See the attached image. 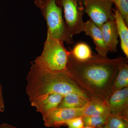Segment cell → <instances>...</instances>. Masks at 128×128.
Listing matches in <instances>:
<instances>
[{
  "label": "cell",
  "instance_id": "cell-25",
  "mask_svg": "<svg viewBox=\"0 0 128 128\" xmlns=\"http://www.w3.org/2000/svg\"><path fill=\"white\" fill-rule=\"evenodd\" d=\"M83 128H93L91 127H88V126H84Z\"/></svg>",
  "mask_w": 128,
  "mask_h": 128
},
{
  "label": "cell",
  "instance_id": "cell-2",
  "mask_svg": "<svg viewBox=\"0 0 128 128\" xmlns=\"http://www.w3.org/2000/svg\"><path fill=\"white\" fill-rule=\"evenodd\" d=\"M27 80L26 91L31 102L53 93L64 96L74 92L91 100L73 80L68 70L50 71L33 62Z\"/></svg>",
  "mask_w": 128,
  "mask_h": 128
},
{
  "label": "cell",
  "instance_id": "cell-22",
  "mask_svg": "<svg viewBox=\"0 0 128 128\" xmlns=\"http://www.w3.org/2000/svg\"><path fill=\"white\" fill-rule=\"evenodd\" d=\"M0 128H17L7 124H2L0 125Z\"/></svg>",
  "mask_w": 128,
  "mask_h": 128
},
{
  "label": "cell",
  "instance_id": "cell-17",
  "mask_svg": "<svg viewBox=\"0 0 128 128\" xmlns=\"http://www.w3.org/2000/svg\"><path fill=\"white\" fill-rule=\"evenodd\" d=\"M105 124L109 128H128V120L111 114L107 117Z\"/></svg>",
  "mask_w": 128,
  "mask_h": 128
},
{
  "label": "cell",
  "instance_id": "cell-9",
  "mask_svg": "<svg viewBox=\"0 0 128 128\" xmlns=\"http://www.w3.org/2000/svg\"><path fill=\"white\" fill-rule=\"evenodd\" d=\"M84 32L86 35L90 36L96 45V50L98 54L106 56L109 51L105 44L102 31L100 28L89 19L85 22Z\"/></svg>",
  "mask_w": 128,
  "mask_h": 128
},
{
  "label": "cell",
  "instance_id": "cell-16",
  "mask_svg": "<svg viewBox=\"0 0 128 128\" xmlns=\"http://www.w3.org/2000/svg\"><path fill=\"white\" fill-rule=\"evenodd\" d=\"M70 54L79 60H86L91 58L93 54L90 46L84 42H80L75 45L70 50Z\"/></svg>",
  "mask_w": 128,
  "mask_h": 128
},
{
  "label": "cell",
  "instance_id": "cell-13",
  "mask_svg": "<svg viewBox=\"0 0 128 128\" xmlns=\"http://www.w3.org/2000/svg\"><path fill=\"white\" fill-rule=\"evenodd\" d=\"M110 114H111V112L106 104L102 101L96 99H91L84 108L82 117L108 116Z\"/></svg>",
  "mask_w": 128,
  "mask_h": 128
},
{
  "label": "cell",
  "instance_id": "cell-8",
  "mask_svg": "<svg viewBox=\"0 0 128 128\" xmlns=\"http://www.w3.org/2000/svg\"><path fill=\"white\" fill-rule=\"evenodd\" d=\"M108 106L111 114L128 120V87L112 92Z\"/></svg>",
  "mask_w": 128,
  "mask_h": 128
},
{
  "label": "cell",
  "instance_id": "cell-1",
  "mask_svg": "<svg viewBox=\"0 0 128 128\" xmlns=\"http://www.w3.org/2000/svg\"><path fill=\"white\" fill-rule=\"evenodd\" d=\"M127 60L122 56L111 59L94 54L89 59L81 61L70 54L66 68L70 77L91 99L108 105L120 66Z\"/></svg>",
  "mask_w": 128,
  "mask_h": 128
},
{
  "label": "cell",
  "instance_id": "cell-5",
  "mask_svg": "<svg viewBox=\"0 0 128 128\" xmlns=\"http://www.w3.org/2000/svg\"><path fill=\"white\" fill-rule=\"evenodd\" d=\"M56 2L64 10L65 22L70 35L73 37L84 32L83 0H56Z\"/></svg>",
  "mask_w": 128,
  "mask_h": 128
},
{
  "label": "cell",
  "instance_id": "cell-7",
  "mask_svg": "<svg viewBox=\"0 0 128 128\" xmlns=\"http://www.w3.org/2000/svg\"><path fill=\"white\" fill-rule=\"evenodd\" d=\"M86 107L78 109L57 108L42 114L44 124L46 127L58 128L66 126L69 120L76 117H82Z\"/></svg>",
  "mask_w": 128,
  "mask_h": 128
},
{
  "label": "cell",
  "instance_id": "cell-11",
  "mask_svg": "<svg viewBox=\"0 0 128 128\" xmlns=\"http://www.w3.org/2000/svg\"><path fill=\"white\" fill-rule=\"evenodd\" d=\"M63 95L53 93L31 102V105L41 114L58 107L64 98Z\"/></svg>",
  "mask_w": 128,
  "mask_h": 128
},
{
  "label": "cell",
  "instance_id": "cell-12",
  "mask_svg": "<svg viewBox=\"0 0 128 128\" xmlns=\"http://www.w3.org/2000/svg\"><path fill=\"white\" fill-rule=\"evenodd\" d=\"M114 20L116 24L118 35L120 40L121 49L126 57L128 58V28L123 18L118 9H113Z\"/></svg>",
  "mask_w": 128,
  "mask_h": 128
},
{
  "label": "cell",
  "instance_id": "cell-20",
  "mask_svg": "<svg viewBox=\"0 0 128 128\" xmlns=\"http://www.w3.org/2000/svg\"><path fill=\"white\" fill-rule=\"evenodd\" d=\"M67 128H83L84 127L82 117H76L69 120L66 122Z\"/></svg>",
  "mask_w": 128,
  "mask_h": 128
},
{
  "label": "cell",
  "instance_id": "cell-18",
  "mask_svg": "<svg viewBox=\"0 0 128 128\" xmlns=\"http://www.w3.org/2000/svg\"><path fill=\"white\" fill-rule=\"evenodd\" d=\"M107 116H86L82 118L84 126L97 128L105 124Z\"/></svg>",
  "mask_w": 128,
  "mask_h": 128
},
{
  "label": "cell",
  "instance_id": "cell-6",
  "mask_svg": "<svg viewBox=\"0 0 128 128\" xmlns=\"http://www.w3.org/2000/svg\"><path fill=\"white\" fill-rule=\"evenodd\" d=\"M84 12L97 26L100 28L110 20H114L110 0H83Z\"/></svg>",
  "mask_w": 128,
  "mask_h": 128
},
{
  "label": "cell",
  "instance_id": "cell-24",
  "mask_svg": "<svg viewBox=\"0 0 128 128\" xmlns=\"http://www.w3.org/2000/svg\"><path fill=\"white\" fill-rule=\"evenodd\" d=\"M108 128L107 126H106L105 124H104V125H102V126H100V127H98V128Z\"/></svg>",
  "mask_w": 128,
  "mask_h": 128
},
{
  "label": "cell",
  "instance_id": "cell-23",
  "mask_svg": "<svg viewBox=\"0 0 128 128\" xmlns=\"http://www.w3.org/2000/svg\"><path fill=\"white\" fill-rule=\"evenodd\" d=\"M43 0H34V2L37 7L40 8L41 7V3Z\"/></svg>",
  "mask_w": 128,
  "mask_h": 128
},
{
  "label": "cell",
  "instance_id": "cell-4",
  "mask_svg": "<svg viewBox=\"0 0 128 128\" xmlns=\"http://www.w3.org/2000/svg\"><path fill=\"white\" fill-rule=\"evenodd\" d=\"M40 8L47 22L48 32L51 36L67 44H74L63 18L62 8L57 5L56 0H43Z\"/></svg>",
  "mask_w": 128,
  "mask_h": 128
},
{
  "label": "cell",
  "instance_id": "cell-14",
  "mask_svg": "<svg viewBox=\"0 0 128 128\" xmlns=\"http://www.w3.org/2000/svg\"><path fill=\"white\" fill-rule=\"evenodd\" d=\"M90 100L77 93H69L64 96L58 108L70 109L80 108L86 106Z\"/></svg>",
  "mask_w": 128,
  "mask_h": 128
},
{
  "label": "cell",
  "instance_id": "cell-21",
  "mask_svg": "<svg viewBox=\"0 0 128 128\" xmlns=\"http://www.w3.org/2000/svg\"><path fill=\"white\" fill-rule=\"evenodd\" d=\"M4 111V98L2 95V86L0 84V112H3Z\"/></svg>",
  "mask_w": 128,
  "mask_h": 128
},
{
  "label": "cell",
  "instance_id": "cell-19",
  "mask_svg": "<svg viewBox=\"0 0 128 128\" xmlns=\"http://www.w3.org/2000/svg\"><path fill=\"white\" fill-rule=\"evenodd\" d=\"M115 4L124 20L128 25V0H110Z\"/></svg>",
  "mask_w": 128,
  "mask_h": 128
},
{
  "label": "cell",
  "instance_id": "cell-15",
  "mask_svg": "<svg viewBox=\"0 0 128 128\" xmlns=\"http://www.w3.org/2000/svg\"><path fill=\"white\" fill-rule=\"evenodd\" d=\"M128 60L120 66L118 72L114 82L112 93L128 87Z\"/></svg>",
  "mask_w": 128,
  "mask_h": 128
},
{
  "label": "cell",
  "instance_id": "cell-3",
  "mask_svg": "<svg viewBox=\"0 0 128 128\" xmlns=\"http://www.w3.org/2000/svg\"><path fill=\"white\" fill-rule=\"evenodd\" d=\"M70 54V51L64 46V42L53 38L48 32L42 52L34 62L50 71H66Z\"/></svg>",
  "mask_w": 128,
  "mask_h": 128
},
{
  "label": "cell",
  "instance_id": "cell-10",
  "mask_svg": "<svg viewBox=\"0 0 128 128\" xmlns=\"http://www.w3.org/2000/svg\"><path fill=\"white\" fill-rule=\"evenodd\" d=\"M105 44L109 51L116 52L118 33L114 20H110L105 22L100 28Z\"/></svg>",
  "mask_w": 128,
  "mask_h": 128
}]
</instances>
